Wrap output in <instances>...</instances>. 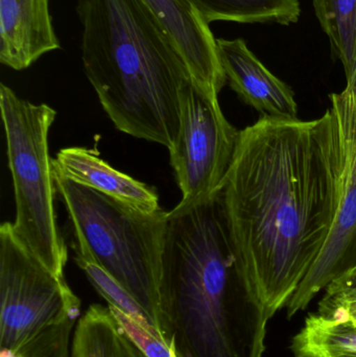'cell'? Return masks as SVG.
<instances>
[{
  "instance_id": "7402d4cb",
  "label": "cell",
  "mask_w": 356,
  "mask_h": 357,
  "mask_svg": "<svg viewBox=\"0 0 356 357\" xmlns=\"http://www.w3.org/2000/svg\"><path fill=\"white\" fill-rule=\"evenodd\" d=\"M356 271V270H355Z\"/></svg>"
},
{
  "instance_id": "ac0fdd59",
  "label": "cell",
  "mask_w": 356,
  "mask_h": 357,
  "mask_svg": "<svg viewBox=\"0 0 356 357\" xmlns=\"http://www.w3.org/2000/svg\"><path fill=\"white\" fill-rule=\"evenodd\" d=\"M77 323V319L72 318L54 325L19 349H0V357H70Z\"/></svg>"
},
{
  "instance_id": "9a60e30c",
  "label": "cell",
  "mask_w": 356,
  "mask_h": 357,
  "mask_svg": "<svg viewBox=\"0 0 356 357\" xmlns=\"http://www.w3.org/2000/svg\"><path fill=\"white\" fill-rule=\"evenodd\" d=\"M292 348L303 357H356V326L319 312L311 314Z\"/></svg>"
},
{
  "instance_id": "8fae6325",
  "label": "cell",
  "mask_w": 356,
  "mask_h": 357,
  "mask_svg": "<svg viewBox=\"0 0 356 357\" xmlns=\"http://www.w3.org/2000/svg\"><path fill=\"white\" fill-rule=\"evenodd\" d=\"M61 50L49 0H0V63L20 71Z\"/></svg>"
},
{
  "instance_id": "5b68a950",
  "label": "cell",
  "mask_w": 356,
  "mask_h": 357,
  "mask_svg": "<svg viewBox=\"0 0 356 357\" xmlns=\"http://www.w3.org/2000/svg\"><path fill=\"white\" fill-rule=\"evenodd\" d=\"M0 112L16 206L13 229L39 261L64 276L68 251L56 222V188L48 146L56 112L48 105L19 98L4 84L0 85Z\"/></svg>"
},
{
  "instance_id": "7a4b0ae2",
  "label": "cell",
  "mask_w": 356,
  "mask_h": 357,
  "mask_svg": "<svg viewBox=\"0 0 356 357\" xmlns=\"http://www.w3.org/2000/svg\"><path fill=\"white\" fill-rule=\"evenodd\" d=\"M160 317L163 341L176 357L265 354L269 319L240 274L219 193L167 212Z\"/></svg>"
},
{
  "instance_id": "6da1fadb",
  "label": "cell",
  "mask_w": 356,
  "mask_h": 357,
  "mask_svg": "<svg viewBox=\"0 0 356 357\" xmlns=\"http://www.w3.org/2000/svg\"><path fill=\"white\" fill-rule=\"evenodd\" d=\"M343 172L330 108L311 121L261 116L240 131L219 197L240 274L269 320L327 241Z\"/></svg>"
},
{
  "instance_id": "277c9868",
  "label": "cell",
  "mask_w": 356,
  "mask_h": 357,
  "mask_svg": "<svg viewBox=\"0 0 356 357\" xmlns=\"http://www.w3.org/2000/svg\"><path fill=\"white\" fill-rule=\"evenodd\" d=\"M54 175L75 234V260L93 262L111 275L162 337L160 281L167 212L146 213Z\"/></svg>"
},
{
  "instance_id": "52a82bcc",
  "label": "cell",
  "mask_w": 356,
  "mask_h": 357,
  "mask_svg": "<svg viewBox=\"0 0 356 357\" xmlns=\"http://www.w3.org/2000/svg\"><path fill=\"white\" fill-rule=\"evenodd\" d=\"M240 131L226 119L219 98L190 82L182 92L179 132L169 149L181 190L171 211L183 212L219 195L235 155Z\"/></svg>"
},
{
  "instance_id": "44dd1931",
  "label": "cell",
  "mask_w": 356,
  "mask_h": 357,
  "mask_svg": "<svg viewBox=\"0 0 356 357\" xmlns=\"http://www.w3.org/2000/svg\"><path fill=\"white\" fill-rule=\"evenodd\" d=\"M296 357H303V356H296Z\"/></svg>"
},
{
  "instance_id": "2e32d148",
  "label": "cell",
  "mask_w": 356,
  "mask_h": 357,
  "mask_svg": "<svg viewBox=\"0 0 356 357\" xmlns=\"http://www.w3.org/2000/svg\"><path fill=\"white\" fill-rule=\"evenodd\" d=\"M71 357H146L114 320H105L75 341Z\"/></svg>"
},
{
  "instance_id": "e0dca14e",
  "label": "cell",
  "mask_w": 356,
  "mask_h": 357,
  "mask_svg": "<svg viewBox=\"0 0 356 357\" xmlns=\"http://www.w3.org/2000/svg\"><path fill=\"white\" fill-rule=\"evenodd\" d=\"M75 261L85 273L86 277L96 291L108 302L109 306L121 310L144 326L153 327L141 306L132 297L131 294L123 289L106 271L102 270L98 264L87 260Z\"/></svg>"
},
{
  "instance_id": "30bf717a",
  "label": "cell",
  "mask_w": 356,
  "mask_h": 357,
  "mask_svg": "<svg viewBox=\"0 0 356 357\" xmlns=\"http://www.w3.org/2000/svg\"><path fill=\"white\" fill-rule=\"evenodd\" d=\"M226 79L238 98L263 116L298 119V104L290 86L274 75L249 50L246 41L217 39Z\"/></svg>"
},
{
  "instance_id": "3957f363",
  "label": "cell",
  "mask_w": 356,
  "mask_h": 357,
  "mask_svg": "<svg viewBox=\"0 0 356 357\" xmlns=\"http://www.w3.org/2000/svg\"><path fill=\"white\" fill-rule=\"evenodd\" d=\"M84 71L118 131L171 149L187 66L141 0H77Z\"/></svg>"
},
{
  "instance_id": "7c38bea8",
  "label": "cell",
  "mask_w": 356,
  "mask_h": 357,
  "mask_svg": "<svg viewBox=\"0 0 356 357\" xmlns=\"http://www.w3.org/2000/svg\"><path fill=\"white\" fill-rule=\"evenodd\" d=\"M52 169L56 175L104 193L134 209L146 213L162 210L154 189L117 171L89 149H62L52 159Z\"/></svg>"
},
{
  "instance_id": "ffe728a7",
  "label": "cell",
  "mask_w": 356,
  "mask_h": 357,
  "mask_svg": "<svg viewBox=\"0 0 356 357\" xmlns=\"http://www.w3.org/2000/svg\"><path fill=\"white\" fill-rule=\"evenodd\" d=\"M324 299H356V271L328 285Z\"/></svg>"
},
{
  "instance_id": "ba28073f",
  "label": "cell",
  "mask_w": 356,
  "mask_h": 357,
  "mask_svg": "<svg viewBox=\"0 0 356 357\" xmlns=\"http://www.w3.org/2000/svg\"><path fill=\"white\" fill-rule=\"evenodd\" d=\"M330 100L342 146L343 197L323 250L286 305L288 319L305 310L322 289L356 270V96L344 89Z\"/></svg>"
},
{
  "instance_id": "4fadbf2b",
  "label": "cell",
  "mask_w": 356,
  "mask_h": 357,
  "mask_svg": "<svg viewBox=\"0 0 356 357\" xmlns=\"http://www.w3.org/2000/svg\"><path fill=\"white\" fill-rule=\"evenodd\" d=\"M208 24L215 21L291 25L300 18L299 0H190Z\"/></svg>"
},
{
  "instance_id": "9c48e42d",
  "label": "cell",
  "mask_w": 356,
  "mask_h": 357,
  "mask_svg": "<svg viewBox=\"0 0 356 357\" xmlns=\"http://www.w3.org/2000/svg\"><path fill=\"white\" fill-rule=\"evenodd\" d=\"M164 29L196 87L219 98L227 83L217 39L190 0H141Z\"/></svg>"
},
{
  "instance_id": "5bb4252c",
  "label": "cell",
  "mask_w": 356,
  "mask_h": 357,
  "mask_svg": "<svg viewBox=\"0 0 356 357\" xmlns=\"http://www.w3.org/2000/svg\"><path fill=\"white\" fill-rule=\"evenodd\" d=\"M316 16L342 62L347 89L356 96V0H314Z\"/></svg>"
},
{
  "instance_id": "d6986e66",
  "label": "cell",
  "mask_w": 356,
  "mask_h": 357,
  "mask_svg": "<svg viewBox=\"0 0 356 357\" xmlns=\"http://www.w3.org/2000/svg\"><path fill=\"white\" fill-rule=\"evenodd\" d=\"M319 314L338 320L348 321L356 326V299L328 300L320 302Z\"/></svg>"
},
{
  "instance_id": "8992f818",
  "label": "cell",
  "mask_w": 356,
  "mask_h": 357,
  "mask_svg": "<svg viewBox=\"0 0 356 357\" xmlns=\"http://www.w3.org/2000/svg\"><path fill=\"white\" fill-rule=\"evenodd\" d=\"M81 301L64 276L46 268L21 243L12 222L0 227V349L17 350L68 319Z\"/></svg>"
}]
</instances>
